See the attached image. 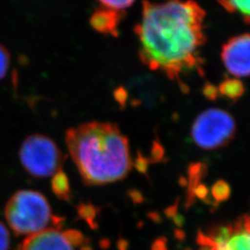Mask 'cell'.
<instances>
[{
  "mask_svg": "<svg viewBox=\"0 0 250 250\" xmlns=\"http://www.w3.org/2000/svg\"><path fill=\"white\" fill-rule=\"evenodd\" d=\"M205 17V10L193 0L144 1L141 20L134 27L140 61L185 88V76L203 74Z\"/></svg>",
  "mask_w": 250,
  "mask_h": 250,
  "instance_id": "obj_1",
  "label": "cell"
},
{
  "mask_svg": "<svg viewBox=\"0 0 250 250\" xmlns=\"http://www.w3.org/2000/svg\"><path fill=\"white\" fill-rule=\"evenodd\" d=\"M66 145L86 186H104L127 176L132 168L129 142L116 125L90 122L67 131Z\"/></svg>",
  "mask_w": 250,
  "mask_h": 250,
  "instance_id": "obj_2",
  "label": "cell"
},
{
  "mask_svg": "<svg viewBox=\"0 0 250 250\" xmlns=\"http://www.w3.org/2000/svg\"><path fill=\"white\" fill-rule=\"evenodd\" d=\"M5 218L17 235H33L46 229L61 228L45 196L35 190H20L5 206Z\"/></svg>",
  "mask_w": 250,
  "mask_h": 250,
  "instance_id": "obj_3",
  "label": "cell"
},
{
  "mask_svg": "<svg viewBox=\"0 0 250 250\" xmlns=\"http://www.w3.org/2000/svg\"><path fill=\"white\" fill-rule=\"evenodd\" d=\"M20 161L23 169L36 178L53 177L62 170V153L53 140L44 134H32L22 142Z\"/></svg>",
  "mask_w": 250,
  "mask_h": 250,
  "instance_id": "obj_4",
  "label": "cell"
},
{
  "mask_svg": "<svg viewBox=\"0 0 250 250\" xmlns=\"http://www.w3.org/2000/svg\"><path fill=\"white\" fill-rule=\"evenodd\" d=\"M236 125L232 115L221 108H208L197 117L191 136L197 146L214 150L232 141Z\"/></svg>",
  "mask_w": 250,
  "mask_h": 250,
  "instance_id": "obj_5",
  "label": "cell"
},
{
  "mask_svg": "<svg viewBox=\"0 0 250 250\" xmlns=\"http://www.w3.org/2000/svg\"><path fill=\"white\" fill-rule=\"evenodd\" d=\"M86 244L84 235L79 231L49 228L28 236L21 250H86L89 248Z\"/></svg>",
  "mask_w": 250,
  "mask_h": 250,
  "instance_id": "obj_6",
  "label": "cell"
},
{
  "mask_svg": "<svg viewBox=\"0 0 250 250\" xmlns=\"http://www.w3.org/2000/svg\"><path fill=\"white\" fill-rule=\"evenodd\" d=\"M221 57L227 72L232 76H250V34L229 39L223 46Z\"/></svg>",
  "mask_w": 250,
  "mask_h": 250,
  "instance_id": "obj_7",
  "label": "cell"
},
{
  "mask_svg": "<svg viewBox=\"0 0 250 250\" xmlns=\"http://www.w3.org/2000/svg\"><path fill=\"white\" fill-rule=\"evenodd\" d=\"M208 240L214 245L211 250H250V217L244 218L233 227H221L213 239Z\"/></svg>",
  "mask_w": 250,
  "mask_h": 250,
  "instance_id": "obj_8",
  "label": "cell"
},
{
  "mask_svg": "<svg viewBox=\"0 0 250 250\" xmlns=\"http://www.w3.org/2000/svg\"><path fill=\"white\" fill-rule=\"evenodd\" d=\"M124 17V12L100 7L94 11L90 18V24L101 34L118 36V27Z\"/></svg>",
  "mask_w": 250,
  "mask_h": 250,
  "instance_id": "obj_9",
  "label": "cell"
},
{
  "mask_svg": "<svg viewBox=\"0 0 250 250\" xmlns=\"http://www.w3.org/2000/svg\"><path fill=\"white\" fill-rule=\"evenodd\" d=\"M217 90V98L223 97L224 99H230L232 101L240 99L245 88L241 82L237 79H225L218 86H216Z\"/></svg>",
  "mask_w": 250,
  "mask_h": 250,
  "instance_id": "obj_10",
  "label": "cell"
},
{
  "mask_svg": "<svg viewBox=\"0 0 250 250\" xmlns=\"http://www.w3.org/2000/svg\"><path fill=\"white\" fill-rule=\"evenodd\" d=\"M228 12L237 14L246 22L250 23V0H218Z\"/></svg>",
  "mask_w": 250,
  "mask_h": 250,
  "instance_id": "obj_11",
  "label": "cell"
},
{
  "mask_svg": "<svg viewBox=\"0 0 250 250\" xmlns=\"http://www.w3.org/2000/svg\"><path fill=\"white\" fill-rule=\"evenodd\" d=\"M52 190L55 195L62 200H69L71 197V188L68 177L62 170L53 176Z\"/></svg>",
  "mask_w": 250,
  "mask_h": 250,
  "instance_id": "obj_12",
  "label": "cell"
},
{
  "mask_svg": "<svg viewBox=\"0 0 250 250\" xmlns=\"http://www.w3.org/2000/svg\"><path fill=\"white\" fill-rule=\"evenodd\" d=\"M103 8L124 12L125 9L130 8L135 0H98Z\"/></svg>",
  "mask_w": 250,
  "mask_h": 250,
  "instance_id": "obj_13",
  "label": "cell"
},
{
  "mask_svg": "<svg viewBox=\"0 0 250 250\" xmlns=\"http://www.w3.org/2000/svg\"><path fill=\"white\" fill-rule=\"evenodd\" d=\"M230 188L224 181H218L213 188H211L212 197L217 202H222L226 200L230 196Z\"/></svg>",
  "mask_w": 250,
  "mask_h": 250,
  "instance_id": "obj_14",
  "label": "cell"
},
{
  "mask_svg": "<svg viewBox=\"0 0 250 250\" xmlns=\"http://www.w3.org/2000/svg\"><path fill=\"white\" fill-rule=\"evenodd\" d=\"M10 55L7 48L0 44V80H2L9 72Z\"/></svg>",
  "mask_w": 250,
  "mask_h": 250,
  "instance_id": "obj_15",
  "label": "cell"
},
{
  "mask_svg": "<svg viewBox=\"0 0 250 250\" xmlns=\"http://www.w3.org/2000/svg\"><path fill=\"white\" fill-rule=\"evenodd\" d=\"M10 236L7 227L0 222V250H9Z\"/></svg>",
  "mask_w": 250,
  "mask_h": 250,
  "instance_id": "obj_16",
  "label": "cell"
},
{
  "mask_svg": "<svg viewBox=\"0 0 250 250\" xmlns=\"http://www.w3.org/2000/svg\"><path fill=\"white\" fill-rule=\"evenodd\" d=\"M195 193H196L197 197H199V198H204V197H206V196L208 195V190H207V188H206L205 187L199 186V187H197V188H196Z\"/></svg>",
  "mask_w": 250,
  "mask_h": 250,
  "instance_id": "obj_17",
  "label": "cell"
}]
</instances>
